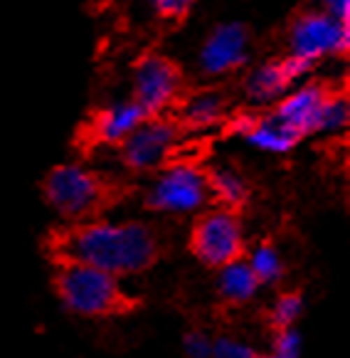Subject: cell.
Here are the masks:
<instances>
[{"label":"cell","instance_id":"obj_22","mask_svg":"<svg viewBox=\"0 0 350 358\" xmlns=\"http://www.w3.org/2000/svg\"><path fill=\"white\" fill-rule=\"evenodd\" d=\"M326 10H328V15L338 17V20H348L350 0H326Z\"/></svg>","mask_w":350,"mask_h":358},{"label":"cell","instance_id":"obj_21","mask_svg":"<svg viewBox=\"0 0 350 358\" xmlns=\"http://www.w3.org/2000/svg\"><path fill=\"white\" fill-rule=\"evenodd\" d=\"M185 351H188L190 356H207V353H212V343L200 331H190L188 336H185Z\"/></svg>","mask_w":350,"mask_h":358},{"label":"cell","instance_id":"obj_5","mask_svg":"<svg viewBox=\"0 0 350 358\" xmlns=\"http://www.w3.org/2000/svg\"><path fill=\"white\" fill-rule=\"evenodd\" d=\"M131 69H133L131 101H136L146 116L173 114L193 90V82L183 64L163 55L161 50H143L133 59Z\"/></svg>","mask_w":350,"mask_h":358},{"label":"cell","instance_id":"obj_6","mask_svg":"<svg viewBox=\"0 0 350 358\" xmlns=\"http://www.w3.org/2000/svg\"><path fill=\"white\" fill-rule=\"evenodd\" d=\"M188 250L203 267L220 269L247 257L242 213L227 206H212L198 213L190 225Z\"/></svg>","mask_w":350,"mask_h":358},{"label":"cell","instance_id":"obj_8","mask_svg":"<svg viewBox=\"0 0 350 358\" xmlns=\"http://www.w3.org/2000/svg\"><path fill=\"white\" fill-rule=\"evenodd\" d=\"M286 48L291 55H301L316 62L328 55L348 57V20H338L323 10L298 8L286 22Z\"/></svg>","mask_w":350,"mask_h":358},{"label":"cell","instance_id":"obj_20","mask_svg":"<svg viewBox=\"0 0 350 358\" xmlns=\"http://www.w3.org/2000/svg\"><path fill=\"white\" fill-rule=\"evenodd\" d=\"M212 353L214 356H242V358L261 356V353L251 351L249 346H245V343H240V341H232V338H217V341L212 343Z\"/></svg>","mask_w":350,"mask_h":358},{"label":"cell","instance_id":"obj_12","mask_svg":"<svg viewBox=\"0 0 350 358\" xmlns=\"http://www.w3.org/2000/svg\"><path fill=\"white\" fill-rule=\"evenodd\" d=\"M316 59L301 57V55H279L261 64L256 72L249 74L245 85L247 99H251L254 104H272V101L282 99L291 85L298 77H303L306 72H314Z\"/></svg>","mask_w":350,"mask_h":358},{"label":"cell","instance_id":"obj_15","mask_svg":"<svg viewBox=\"0 0 350 358\" xmlns=\"http://www.w3.org/2000/svg\"><path fill=\"white\" fill-rule=\"evenodd\" d=\"M210 185V201L214 206H227L235 210H245L251 198V188L247 178H242L237 171L230 169H205Z\"/></svg>","mask_w":350,"mask_h":358},{"label":"cell","instance_id":"obj_7","mask_svg":"<svg viewBox=\"0 0 350 358\" xmlns=\"http://www.w3.org/2000/svg\"><path fill=\"white\" fill-rule=\"evenodd\" d=\"M185 136L173 114L146 116L124 141L116 146L119 161L129 173H158L168 164L173 148Z\"/></svg>","mask_w":350,"mask_h":358},{"label":"cell","instance_id":"obj_16","mask_svg":"<svg viewBox=\"0 0 350 358\" xmlns=\"http://www.w3.org/2000/svg\"><path fill=\"white\" fill-rule=\"evenodd\" d=\"M247 262H249L251 272L256 274L259 285H277L284 277V262L279 248L272 237H264L259 240L254 250H247Z\"/></svg>","mask_w":350,"mask_h":358},{"label":"cell","instance_id":"obj_14","mask_svg":"<svg viewBox=\"0 0 350 358\" xmlns=\"http://www.w3.org/2000/svg\"><path fill=\"white\" fill-rule=\"evenodd\" d=\"M217 272H220V277H217V299L227 309L245 306L247 301L254 299L261 287L247 259H237L232 264H225Z\"/></svg>","mask_w":350,"mask_h":358},{"label":"cell","instance_id":"obj_17","mask_svg":"<svg viewBox=\"0 0 350 358\" xmlns=\"http://www.w3.org/2000/svg\"><path fill=\"white\" fill-rule=\"evenodd\" d=\"M303 311V292L301 289H291V292H282V294L274 299L272 309L267 316V327L269 329H286L293 327L298 322V316Z\"/></svg>","mask_w":350,"mask_h":358},{"label":"cell","instance_id":"obj_3","mask_svg":"<svg viewBox=\"0 0 350 358\" xmlns=\"http://www.w3.org/2000/svg\"><path fill=\"white\" fill-rule=\"evenodd\" d=\"M50 287L59 304L82 319H121L138 314L143 309V296L129 294L121 287V277L104 272L99 267L72 259L50 262Z\"/></svg>","mask_w":350,"mask_h":358},{"label":"cell","instance_id":"obj_2","mask_svg":"<svg viewBox=\"0 0 350 358\" xmlns=\"http://www.w3.org/2000/svg\"><path fill=\"white\" fill-rule=\"evenodd\" d=\"M138 185L129 178L89 169L84 164H57L42 176L40 193L62 222H84L106 217L124 206Z\"/></svg>","mask_w":350,"mask_h":358},{"label":"cell","instance_id":"obj_13","mask_svg":"<svg viewBox=\"0 0 350 358\" xmlns=\"http://www.w3.org/2000/svg\"><path fill=\"white\" fill-rule=\"evenodd\" d=\"M232 111L230 94L222 87H195L188 92L183 104L173 111L183 131H203V129L217 127Z\"/></svg>","mask_w":350,"mask_h":358},{"label":"cell","instance_id":"obj_11","mask_svg":"<svg viewBox=\"0 0 350 358\" xmlns=\"http://www.w3.org/2000/svg\"><path fill=\"white\" fill-rule=\"evenodd\" d=\"M251 57V30L242 22L217 25L200 52V72L205 77H230L247 67Z\"/></svg>","mask_w":350,"mask_h":358},{"label":"cell","instance_id":"obj_1","mask_svg":"<svg viewBox=\"0 0 350 358\" xmlns=\"http://www.w3.org/2000/svg\"><path fill=\"white\" fill-rule=\"evenodd\" d=\"M40 248L48 262L72 259L99 267L114 277H136L161 264L170 245L151 222H109L106 217H99L50 227Z\"/></svg>","mask_w":350,"mask_h":358},{"label":"cell","instance_id":"obj_23","mask_svg":"<svg viewBox=\"0 0 350 358\" xmlns=\"http://www.w3.org/2000/svg\"><path fill=\"white\" fill-rule=\"evenodd\" d=\"M303 3H306V0H303Z\"/></svg>","mask_w":350,"mask_h":358},{"label":"cell","instance_id":"obj_9","mask_svg":"<svg viewBox=\"0 0 350 358\" xmlns=\"http://www.w3.org/2000/svg\"><path fill=\"white\" fill-rule=\"evenodd\" d=\"M143 119L146 114L136 101L94 106L84 114V119L74 129L72 148L82 161L94 156L99 148H116Z\"/></svg>","mask_w":350,"mask_h":358},{"label":"cell","instance_id":"obj_18","mask_svg":"<svg viewBox=\"0 0 350 358\" xmlns=\"http://www.w3.org/2000/svg\"><path fill=\"white\" fill-rule=\"evenodd\" d=\"M198 3L200 0H153V8H156V15L163 25L178 30L188 22L190 13Z\"/></svg>","mask_w":350,"mask_h":358},{"label":"cell","instance_id":"obj_4","mask_svg":"<svg viewBox=\"0 0 350 358\" xmlns=\"http://www.w3.org/2000/svg\"><path fill=\"white\" fill-rule=\"evenodd\" d=\"M272 109L291 124L301 138L343 127L348 124V82L311 79L298 92H286Z\"/></svg>","mask_w":350,"mask_h":358},{"label":"cell","instance_id":"obj_10","mask_svg":"<svg viewBox=\"0 0 350 358\" xmlns=\"http://www.w3.org/2000/svg\"><path fill=\"white\" fill-rule=\"evenodd\" d=\"M210 201V185L205 169L190 164L163 166L161 176L151 190L146 193V210L168 213V215H183L205 208Z\"/></svg>","mask_w":350,"mask_h":358},{"label":"cell","instance_id":"obj_19","mask_svg":"<svg viewBox=\"0 0 350 358\" xmlns=\"http://www.w3.org/2000/svg\"><path fill=\"white\" fill-rule=\"evenodd\" d=\"M269 343H272V356L277 358H293L301 353V336L293 327L286 329H269Z\"/></svg>","mask_w":350,"mask_h":358}]
</instances>
